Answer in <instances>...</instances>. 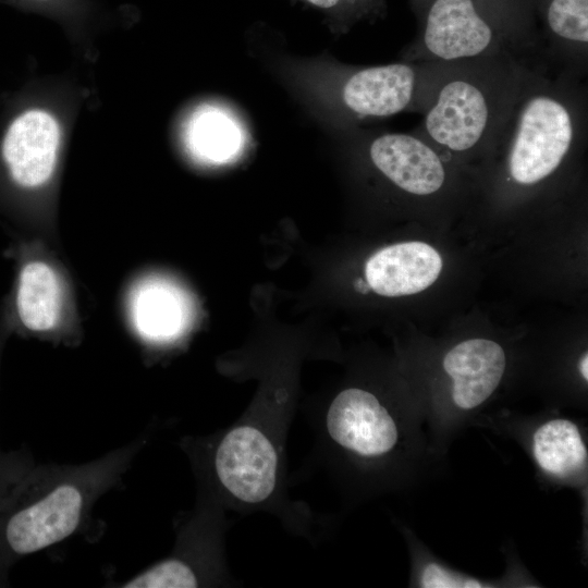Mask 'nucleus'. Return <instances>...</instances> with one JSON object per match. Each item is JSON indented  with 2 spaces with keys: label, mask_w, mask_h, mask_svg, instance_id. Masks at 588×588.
I'll return each mask as SVG.
<instances>
[{
  "label": "nucleus",
  "mask_w": 588,
  "mask_h": 588,
  "mask_svg": "<svg viewBox=\"0 0 588 588\" xmlns=\"http://www.w3.org/2000/svg\"><path fill=\"white\" fill-rule=\"evenodd\" d=\"M60 132L46 111L28 110L10 124L2 142V159L11 180L20 187L35 188L51 176Z\"/></svg>",
  "instance_id": "6e6552de"
},
{
  "label": "nucleus",
  "mask_w": 588,
  "mask_h": 588,
  "mask_svg": "<svg viewBox=\"0 0 588 588\" xmlns=\"http://www.w3.org/2000/svg\"><path fill=\"white\" fill-rule=\"evenodd\" d=\"M186 143L191 152L210 163H222L241 149L242 132L222 111L206 107L194 113L188 122Z\"/></svg>",
  "instance_id": "2eb2a0df"
},
{
  "label": "nucleus",
  "mask_w": 588,
  "mask_h": 588,
  "mask_svg": "<svg viewBox=\"0 0 588 588\" xmlns=\"http://www.w3.org/2000/svg\"><path fill=\"white\" fill-rule=\"evenodd\" d=\"M351 132L371 166L400 192L428 198L444 189L453 161L424 138L413 132Z\"/></svg>",
  "instance_id": "39448f33"
},
{
  "label": "nucleus",
  "mask_w": 588,
  "mask_h": 588,
  "mask_svg": "<svg viewBox=\"0 0 588 588\" xmlns=\"http://www.w3.org/2000/svg\"><path fill=\"white\" fill-rule=\"evenodd\" d=\"M530 61L507 51L444 62L421 122L412 131L451 159L488 157L524 87Z\"/></svg>",
  "instance_id": "f257e3e1"
},
{
  "label": "nucleus",
  "mask_w": 588,
  "mask_h": 588,
  "mask_svg": "<svg viewBox=\"0 0 588 588\" xmlns=\"http://www.w3.org/2000/svg\"><path fill=\"white\" fill-rule=\"evenodd\" d=\"M444 62H399L372 66H336L328 96L346 125L402 112L422 113L430 103Z\"/></svg>",
  "instance_id": "7ed1b4c3"
},
{
  "label": "nucleus",
  "mask_w": 588,
  "mask_h": 588,
  "mask_svg": "<svg viewBox=\"0 0 588 588\" xmlns=\"http://www.w3.org/2000/svg\"><path fill=\"white\" fill-rule=\"evenodd\" d=\"M416 34L407 62H453L502 51L546 61L534 0H409Z\"/></svg>",
  "instance_id": "f03ea898"
},
{
  "label": "nucleus",
  "mask_w": 588,
  "mask_h": 588,
  "mask_svg": "<svg viewBox=\"0 0 588 588\" xmlns=\"http://www.w3.org/2000/svg\"><path fill=\"white\" fill-rule=\"evenodd\" d=\"M532 455L547 474L567 478L586 469L587 448L578 427L555 418L539 426L532 436Z\"/></svg>",
  "instance_id": "4468645a"
},
{
  "label": "nucleus",
  "mask_w": 588,
  "mask_h": 588,
  "mask_svg": "<svg viewBox=\"0 0 588 588\" xmlns=\"http://www.w3.org/2000/svg\"><path fill=\"white\" fill-rule=\"evenodd\" d=\"M443 368L453 381L454 404L468 411L482 404L499 385L505 370V354L491 340L470 339L446 353Z\"/></svg>",
  "instance_id": "9b49d317"
},
{
  "label": "nucleus",
  "mask_w": 588,
  "mask_h": 588,
  "mask_svg": "<svg viewBox=\"0 0 588 588\" xmlns=\"http://www.w3.org/2000/svg\"><path fill=\"white\" fill-rule=\"evenodd\" d=\"M13 303L22 327L33 332L51 330L61 307L60 283L53 269L41 260L25 261L20 267Z\"/></svg>",
  "instance_id": "ddd939ff"
},
{
  "label": "nucleus",
  "mask_w": 588,
  "mask_h": 588,
  "mask_svg": "<svg viewBox=\"0 0 588 588\" xmlns=\"http://www.w3.org/2000/svg\"><path fill=\"white\" fill-rule=\"evenodd\" d=\"M547 63L581 78L588 73V0H534Z\"/></svg>",
  "instance_id": "1a4fd4ad"
},
{
  "label": "nucleus",
  "mask_w": 588,
  "mask_h": 588,
  "mask_svg": "<svg viewBox=\"0 0 588 588\" xmlns=\"http://www.w3.org/2000/svg\"><path fill=\"white\" fill-rule=\"evenodd\" d=\"M215 470L231 495L247 504L262 503L277 486L278 452L262 429L254 425L237 426L219 442Z\"/></svg>",
  "instance_id": "423d86ee"
},
{
  "label": "nucleus",
  "mask_w": 588,
  "mask_h": 588,
  "mask_svg": "<svg viewBox=\"0 0 588 588\" xmlns=\"http://www.w3.org/2000/svg\"><path fill=\"white\" fill-rule=\"evenodd\" d=\"M85 494L61 483L37 498H0V563L32 554L69 537L78 526Z\"/></svg>",
  "instance_id": "20e7f679"
},
{
  "label": "nucleus",
  "mask_w": 588,
  "mask_h": 588,
  "mask_svg": "<svg viewBox=\"0 0 588 588\" xmlns=\"http://www.w3.org/2000/svg\"><path fill=\"white\" fill-rule=\"evenodd\" d=\"M420 586L426 588H478L480 581L455 574L437 564H427L420 575Z\"/></svg>",
  "instance_id": "a211bd4d"
},
{
  "label": "nucleus",
  "mask_w": 588,
  "mask_h": 588,
  "mask_svg": "<svg viewBox=\"0 0 588 588\" xmlns=\"http://www.w3.org/2000/svg\"><path fill=\"white\" fill-rule=\"evenodd\" d=\"M198 579L187 563L177 559L161 561L122 585L125 588H192Z\"/></svg>",
  "instance_id": "f3484780"
},
{
  "label": "nucleus",
  "mask_w": 588,
  "mask_h": 588,
  "mask_svg": "<svg viewBox=\"0 0 588 588\" xmlns=\"http://www.w3.org/2000/svg\"><path fill=\"white\" fill-rule=\"evenodd\" d=\"M321 12L331 28L348 32L360 22L375 23L387 16V0H296Z\"/></svg>",
  "instance_id": "dca6fc26"
},
{
  "label": "nucleus",
  "mask_w": 588,
  "mask_h": 588,
  "mask_svg": "<svg viewBox=\"0 0 588 588\" xmlns=\"http://www.w3.org/2000/svg\"><path fill=\"white\" fill-rule=\"evenodd\" d=\"M579 370L583 376V378L587 381L588 380V356L587 353L581 357L579 363Z\"/></svg>",
  "instance_id": "6ab92c4d"
},
{
  "label": "nucleus",
  "mask_w": 588,
  "mask_h": 588,
  "mask_svg": "<svg viewBox=\"0 0 588 588\" xmlns=\"http://www.w3.org/2000/svg\"><path fill=\"white\" fill-rule=\"evenodd\" d=\"M326 426L329 437L344 450L373 458L392 451L399 439L393 417L370 392L350 388L330 404Z\"/></svg>",
  "instance_id": "0eeeda50"
},
{
  "label": "nucleus",
  "mask_w": 588,
  "mask_h": 588,
  "mask_svg": "<svg viewBox=\"0 0 588 588\" xmlns=\"http://www.w3.org/2000/svg\"><path fill=\"white\" fill-rule=\"evenodd\" d=\"M130 306L136 331L154 342L174 339L188 320L184 294L175 285L160 279H148L137 284Z\"/></svg>",
  "instance_id": "f8f14e48"
},
{
  "label": "nucleus",
  "mask_w": 588,
  "mask_h": 588,
  "mask_svg": "<svg viewBox=\"0 0 588 588\" xmlns=\"http://www.w3.org/2000/svg\"><path fill=\"white\" fill-rule=\"evenodd\" d=\"M442 259L422 242H405L384 247L366 262L368 285L379 295H411L429 287L439 277Z\"/></svg>",
  "instance_id": "9d476101"
}]
</instances>
